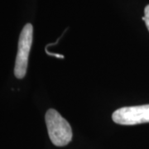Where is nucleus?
I'll use <instances>...</instances> for the list:
<instances>
[{"instance_id": "f257e3e1", "label": "nucleus", "mask_w": 149, "mask_h": 149, "mask_svg": "<svg viewBox=\"0 0 149 149\" xmlns=\"http://www.w3.org/2000/svg\"><path fill=\"white\" fill-rule=\"evenodd\" d=\"M46 124L52 143L57 147H64L72 139L70 123L56 109H50L46 113Z\"/></svg>"}, {"instance_id": "f03ea898", "label": "nucleus", "mask_w": 149, "mask_h": 149, "mask_svg": "<svg viewBox=\"0 0 149 149\" xmlns=\"http://www.w3.org/2000/svg\"><path fill=\"white\" fill-rule=\"evenodd\" d=\"M32 37L33 27L31 23H27L22 28L18 41L17 54L14 67V74L17 79H22L27 73L28 56L32 47Z\"/></svg>"}, {"instance_id": "7ed1b4c3", "label": "nucleus", "mask_w": 149, "mask_h": 149, "mask_svg": "<svg viewBox=\"0 0 149 149\" xmlns=\"http://www.w3.org/2000/svg\"><path fill=\"white\" fill-rule=\"evenodd\" d=\"M113 122L121 125H136L149 123V104L123 107L113 113Z\"/></svg>"}, {"instance_id": "20e7f679", "label": "nucleus", "mask_w": 149, "mask_h": 149, "mask_svg": "<svg viewBox=\"0 0 149 149\" xmlns=\"http://www.w3.org/2000/svg\"><path fill=\"white\" fill-rule=\"evenodd\" d=\"M142 19L145 22L146 26H147V27H148V29L149 31V4L145 7V9H144V17H143Z\"/></svg>"}]
</instances>
